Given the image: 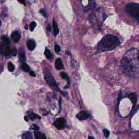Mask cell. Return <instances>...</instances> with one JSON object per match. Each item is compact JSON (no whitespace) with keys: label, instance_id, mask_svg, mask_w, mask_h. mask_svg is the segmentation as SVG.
<instances>
[{"label":"cell","instance_id":"28","mask_svg":"<svg viewBox=\"0 0 139 139\" xmlns=\"http://www.w3.org/2000/svg\"><path fill=\"white\" fill-rule=\"evenodd\" d=\"M30 75L32 76H33V77H35L36 76L35 75V73H34L33 72H30Z\"/></svg>","mask_w":139,"mask_h":139},{"label":"cell","instance_id":"25","mask_svg":"<svg viewBox=\"0 0 139 139\" xmlns=\"http://www.w3.org/2000/svg\"><path fill=\"white\" fill-rule=\"evenodd\" d=\"M40 13L41 15L42 16H44V17H47V14H46V12L44 9H42L40 10Z\"/></svg>","mask_w":139,"mask_h":139},{"label":"cell","instance_id":"20","mask_svg":"<svg viewBox=\"0 0 139 139\" xmlns=\"http://www.w3.org/2000/svg\"><path fill=\"white\" fill-rule=\"evenodd\" d=\"M21 67H22V70L24 71L29 72V71H30L29 67V66L27 64H26V63H22V66H21Z\"/></svg>","mask_w":139,"mask_h":139},{"label":"cell","instance_id":"7","mask_svg":"<svg viewBox=\"0 0 139 139\" xmlns=\"http://www.w3.org/2000/svg\"><path fill=\"white\" fill-rule=\"evenodd\" d=\"M89 115L85 111H82L76 115L77 118L79 120H85L89 118Z\"/></svg>","mask_w":139,"mask_h":139},{"label":"cell","instance_id":"2","mask_svg":"<svg viewBox=\"0 0 139 139\" xmlns=\"http://www.w3.org/2000/svg\"><path fill=\"white\" fill-rule=\"evenodd\" d=\"M121 44V41L116 36L107 34L101 40L97 46V53L111 51L115 49Z\"/></svg>","mask_w":139,"mask_h":139},{"label":"cell","instance_id":"13","mask_svg":"<svg viewBox=\"0 0 139 139\" xmlns=\"http://www.w3.org/2000/svg\"><path fill=\"white\" fill-rule=\"evenodd\" d=\"M53 32H54V35L56 36L59 33V30L58 27V24L56 21L55 19L53 20Z\"/></svg>","mask_w":139,"mask_h":139},{"label":"cell","instance_id":"5","mask_svg":"<svg viewBox=\"0 0 139 139\" xmlns=\"http://www.w3.org/2000/svg\"><path fill=\"white\" fill-rule=\"evenodd\" d=\"M11 50L9 45L4 44L2 42H0V53L3 55H8L11 53Z\"/></svg>","mask_w":139,"mask_h":139},{"label":"cell","instance_id":"11","mask_svg":"<svg viewBox=\"0 0 139 139\" xmlns=\"http://www.w3.org/2000/svg\"><path fill=\"white\" fill-rule=\"evenodd\" d=\"M27 46L29 50H33L36 46L35 42L33 40H29L27 43Z\"/></svg>","mask_w":139,"mask_h":139},{"label":"cell","instance_id":"30","mask_svg":"<svg viewBox=\"0 0 139 139\" xmlns=\"http://www.w3.org/2000/svg\"><path fill=\"white\" fill-rule=\"evenodd\" d=\"M88 139H94V138H93V136H90L88 137Z\"/></svg>","mask_w":139,"mask_h":139},{"label":"cell","instance_id":"8","mask_svg":"<svg viewBox=\"0 0 139 139\" xmlns=\"http://www.w3.org/2000/svg\"><path fill=\"white\" fill-rule=\"evenodd\" d=\"M55 67L57 70H62L64 68V66H63V64L61 61V59L59 58L57 59L55 61Z\"/></svg>","mask_w":139,"mask_h":139},{"label":"cell","instance_id":"14","mask_svg":"<svg viewBox=\"0 0 139 139\" xmlns=\"http://www.w3.org/2000/svg\"><path fill=\"white\" fill-rule=\"evenodd\" d=\"M22 139H33V136H32V133L28 131V132L23 133L22 135Z\"/></svg>","mask_w":139,"mask_h":139},{"label":"cell","instance_id":"31","mask_svg":"<svg viewBox=\"0 0 139 139\" xmlns=\"http://www.w3.org/2000/svg\"><path fill=\"white\" fill-rule=\"evenodd\" d=\"M1 25H2L1 21V20H0V27H1Z\"/></svg>","mask_w":139,"mask_h":139},{"label":"cell","instance_id":"17","mask_svg":"<svg viewBox=\"0 0 139 139\" xmlns=\"http://www.w3.org/2000/svg\"><path fill=\"white\" fill-rule=\"evenodd\" d=\"M60 76L61 77H62V78L66 79L67 80V82L68 83V84H70V78L68 77V76L67 75V74H66L65 72H62L60 73Z\"/></svg>","mask_w":139,"mask_h":139},{"label":"cell","instance_id":"10","mask_svg":"<svg viewBox=\"0 0 139 139\" xmlns=\"http://www.w3.org/2000/svg\"><path fill=\"white\" fill-rule=\"evenodd\" d=\"M11 37L13 41H14L15 42H17L19 41L20 38V34L17 31L14 32L12 34Z\"/></svg>","mask_w":139,"mask_h":139},{"label":"cell","instance_id":"4","mask_svg":"<svg viewBox=\"0 0 139 139\" xmlns=\"http://www.w3.org/2000/svg\"><path fill=\"white\" fill-rule=\"evenodd\" d=\"M44 73L45 80L47 83L52 87H57V83H56L53 76L52 75L51 73L49 71V70L47 69V68H45L44 70Z\"/></svg>","mask_w":139,"mask_h":139},{"label":"cell","instance_id":"3","mask_svg":"<svg viewBox=\"0 0 139 139\" xmlns=\"http://www.w3.org/2000/svg\"><path fill=\"white\" fill-rule=\"evenodd\" d=\"M126 11L139 22V4L133 2L128 3L126 6Z\"/></svg>","mask_w":139,"mask_h":139},{"label":"cell","instance_id":"29","mask_svg":"<svg viewBox=\"0 0 139 139\" xmlns=\"http://www.w3.org/2000/svg\"><path fill=\"white\" fill-rule=\"evenodd\" d=\"M47 30H48V31H51V27L50 25H48L47 26Z\"/></svg>","mask_w":139,"mask_h":139},{"label":"cell","instance_id":"26","mask_svg":"<svg viewBox=\"0 0 139 139\" xmlns=\"http://www.w3.org/2000/svg\"><path fill=\"white\" fill-rule=\"evenodd\" d=\"M31 129L35 130V131H38L39 130V128L38 126L37 125H36V124H33V125L32 126V127H31Z\"/></svg>","mask_w":139,"mask_h":139},{"label":"cell","instance_id":"18","mask_svg":"<svg viewBox=\"0 0 139 139\" xmlns=\"http://www.w3.org/2000/svg\"><path fill=\"white\" fill-rule=\"evenodd\" d=\"M1 39H2V42L4 43V44H6L7 45H9L10 41L9 39L6 36H2L1 37Z\"/></svg>","mask_w":139,"mask_h":139},{"label":"cell","instance_id":"1","mask_svg":"<svg viewBox=\"0 0 139 139\" xmlns=\"http://www.w3.org/2000/svg\"><path fill=\"white\" fill-rule=\"evenodd\" d=\"M120 68L127 76L139 77V50L134 48L128 50L121 61Z\"/></svg>","mask_w":139,"mask_h":139},{"label":"cell","instance_id":"19","mask_svg":"<svg viewBox=\"0 0 139 139\" xmlns=\"http://www.w3.org/2000/svg\"><path fill=\"white\" fill-rule=\"evenodd\" d=\"M19 58L20 59V60L23 61V63H25V61L26 60V55H25V54L23 51H20L19 53Z\"/></svg>","mask_w":139,"mask_h":139},{"label":"cell","instance_id":"9","mask_svg":"<svg viewBox=\"0 0 139 139\" xmlns=\"http://www.w3.org/2000/svg\"><path fill=\"white\" fill-rule=\"evenodd\" d=\"M34 134L35 139H47L45 134L42 132H40L38 131H34Z\"/></svg>","mask_w":139,"mask_h":139},{"label":"cell","instance_id":"15","mask_svg":"<svg viewBox=\"0 0 139 139\" xmlns=\"http://www.w3.org/2000/svg\"><path fill=\"white\" fill-rule=\"evenodd\" d=\"M45 55L46 56V57L48 59H52L53 58V55H52L51 52L50 50L47 48H45Z\"/></svg>","mask_w":139,"mask_h":139},{"label":"cell","instance_id":"16","mask_svg":"<svg viewBox=\"0 0 139 139\" xmlns=\"http://www.w3.org/2000/svg\"><path fill=\"white\" fill-rule=\"evenodd\" d=\"M28 116H29V118L32 120H34V119H36V118H39V119L40 118V117L38 115L34 113H32V112H29Z\"/></svg>","mask_w":139,"mask_h":139},{"label":"cell","instance_id":"27","mask_svg":"<svg viewBox=\"0 0 139 139\" xmlns=\"http://www.w3.org/2000/svg\"><path fill=\"white\" fill-rule=\"evenodd\" d=\"M11 53L13 55H16L17 54V51L15 49H13L12 51H11Z\"/></svg>","mask_w":139,"mask_h":139},{"label":"cell","instance_id":"23","mask_svg":"<svg viewBox=\"0 0 139 139\" xmlns=\"http://www.w3.org/2000/svg\"><path fill=\"white\" fill-rule=\"evenodd\" d=\"M55 50L56 53H59L60 51V46H59V45H55Z\"/></svg>","mask_w":139,"mask_h":139},{"label":"cell","instance_id":"6","mask_svg":"<svg viewBox=\"0 0 139 139\" xmlns=\"http://www.w3.org/2000/svg\"><path fill=\"white\" fill-rule=\"evenodd\" d=\"M66 124V121L64 118L60 117L58 118L54 123V125L58 129H62L64 128Z\"/></svg>","mask_w":139,"mask_h":139},{"label":"cell","instance_id":"24","mask_svg":"<svg viewBox=\"0 0 139 139\" xmlns=\"http://www.w3.org/2000/svg\"><path fill=\"white\" fill-rule=\"evenodd\" d=\"M103 133H104V136L106 137V138H108V136H109V134H110L109 131L107 129H104L103 130Z\"/></svg>","mask_w":139,"mask_h":139},{"label":"cell","instance_id":"22","mask_svg":"<svg viewBox=\"0 0 139 139\" xmlns=\"http://www.w3.org/2000/svg\"><path fill=\"white\" fill-rule=\"evenodd\" d=\"M36 26H37V23L34 22V21L32 22L30 24V26H29V28H30V30H31V31H33L34 28H35Z\"/></svg>","mask_w":139,"mask_h":139},{"label":"cell","instance_id":"12","mask_svg":"<svg viewBox=\"0 0 139 139\" xmlns=\"http://www.w3.org/2000/svg\"><path fill=\"white\" fill-rule=\"evenodd\" d=\"M128 97L129 98L130 100L131 101V102L132 103L135 105L136 104V101H137V97L136 95L134 93H131L129 94H128Z\"/></svg>","mask_w":139,"mask_h":139},{"label":"cell","instance_id":"21","mask_svg":"<svg viewBox=\"0 0 139 139\" xmlns=\"http://www.w3.org/2000/svg\"><path fill=\"white\" fill-rule=\"evenodd\" d=\"M8 70H9L10 72H12L14 71V70H15V66L13 64H12L11 62H9L8 63Z\"/></svg>","mask_w":139,"mask_h":139}]
</instances>
